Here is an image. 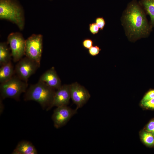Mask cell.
I'll return each instance as SVG.
<instances>
[{"label":"cell","instance_id":"1","mask_svg":"<svg viewBox=\"0 0 154 154\" xmlns=\"http://www.w3.org/2000/svg\"><path fill=\"white\" fill-rule=\"evenodd\" d=\"M145 11L136 2L130 3L123 13L121 21L128 38L135 41L148 37L152 27L147 21Z\"/></svg>","mask_w":154,"mask_h":154},{"label":"cell","instance_id":"2","mask_svg":"<svg viewBox=\"0 0 154 154\" xmlns=\"http://www.w3.org/2000/svg\"><path fill=\"white\" fill-rule=\"evenodd\" d=\"M55 90L39 80L30 86L24 96L25 100L34 101L38 103L43 109L47 110L52 102Z\"/></svg>","mask_w":154,"mask_h":154},{"label":"cell","instance_id":"3","mask_svg":"<svg viewBox=\"0 0 154 154\" xmlns=\"http://www.w3.org/2000/svg\"><path fill=\"white\" fill-rule=\"evenodd\" d=\"M27 87V82L21 80L17 75H14L8 81L1 84L0 98H10L19 100L21 94L26 92Z\"/></svg>","mask_w":154,"mask_h":154},{"label":"cell","instance_id":"4","mask_svg":"<svg viewBox=\"0 0 154 154\" xmlns=\"http://www.w3.org/2000/svg\"><path fill=\"white\" fill-rule=\"evenodd\" d=\"M0 18L16 24L21 30L24 27L23 13L21 8L10 0H0Z\"/></svg>","mask_w":154,"mask_h":154},{"label":"cell","instance_id":"5","mask_svg":"<svg viewBox=\"0 0 154 154\" xmlns=\"http://www.w3.org/2000/svg\"><path fill=\"white\" fill-rule=\"evenodd\" d=\"M42 36L33 34L25 40L26 56L40 65L42 50Z\"/></svg>","mask_w":154,"mask_h":154},{"label":"cell","instance_id":"6","mask_svg":"<svg viewBox=\"0 0 154 154\" xmlns=\"http://www.w3.org/2000/svg\"><path fill=\"white\" fill-rule=\"evenodd\" d=\"M7 44L13 61L18 62L25 54V40L19 33H13L8 37Z\"/></svg>","mask_w":154,"mask_h":154},{"label":"cell","instance_id":"7","mask_svg":"<svg viewBox=\"0 0 154 154\" xmlns=\"http://www.w3.org/2000/svg\"><path fill=\"white\" fill-rule=\"evenodd\" d=\"M40 66L36 62L26 56L18 61L15 72L20 79L27 82L29 78L35 72Z\"/></svg>","mask_w":154,"mask_h":154},{"label":"cell","instance_id":"8","mask_svg":"<svg viewBox=\"0 0 154 154\" xmlns=\"http://www.w3.org/2000/svg\"><path fill=\"white\" fill-rule=\"evenodd\" d=\"M77 111L76 109H72L67 106L57 107L52 116L54 127L58 129L65 125L77 113Z\"/></svg>","mask_w":154,"mask_h":154},{"label":"cell","instance_id":"9","mask_svg":"<svg viewBox=\"0 0 154 154\" xmlns=\"http://www.w3.org/2000/svg\"><path fill=\"white\" fill-rule=\"evenodd\" d=\"M70 91L71 98L76 105L77 110L82 107L91 96L88 90L77 82L70 84Z\"/></svg>","mask_w":154,"mask_h":154},{"label":"cell","instance_id":"10","mask_svg":"<svg viewBox=\"0 0 154 154\" xmlns=\"http://www.w3.org/2000/svg\"><path fill=\"white\" fill-rule=\"evenodd\" d=\"M70 84H64L55 91L52 103L46 111L53 107L67 106L70 98Z\"/></svg>","mask_w":154,"mask_h":154},{"label":"cell","instance_id":"11","mask_svg":"<svg viewBox=\"0 0 154 154\" xmlns=\"http://www.w3.org/2000/svg\"><path fill=\"white\" fill-rule=\"evenodd\" d=\"M39 80L55 90H57L62 86L61 81L53 67L44 72Z\"/></svg>","mask_w":154,"mask_h":154},{"label":"cell","instance_id":"12","mask_svg":"<svg viewBox=\"0 0 154 154\" xmlns=\"http://www.w3.org/2000/svg\"><path fill=\"white\" fill-rule=\"evenodd\" d=\"M13 154H36V148L30 142L23 141L19 142L12 153Z\"/></svg>","mask_w":154,"mask_h":154},{"label":"cell","instance_id":"13","mask_svg":"<svg viewBox=\"0 0 154 154\" xmlns=\"http://www.w3.org/2000/svg\"><path fill=\"white\" fill-rule=\"evenodd\" d=\"M15 72L11 61L1 66L0 68V82H5L11 78Z\"/></svg>","mask_w":154,"mask_h":154},{"label":"cell","instance_id":"14","mask_svg":"<svg viewBox=\"0 0 154 154\" xmlns=\"http://www.w3.org/2000/svg\"><path fill=\"white\" fill-rule=\"evenodd\" d=\"M11 52L7 43L1 42L0 43V65L1 66L11 61Z\"/></svg>","mask_w":154,"mask_h":154},{"label":"cell","instance_id":"15","mask_svg":"<svg viewBox=\"0 0 154 154\" xmlns=\"http://www.w3.org/2000/svg\"><path fill=\"white\" fill-rule=\"evenodd\" d=\"M141 3L145 13L150 18V24L153 28L154 27V0H141Z\"/></svg>","mask_w":154,"mask_h":154},{"label":"cell","instance_id":"16","mask_svg":"<svg viewBox=\"0 0 154 154\" xmlns=\"http://www.w3.org/2000/svg\"><path fill=\"white\" fill-rule=\"evenodd\" d=\"M141 135L142 140L146 145L151 146L154 144V136L152 133L144 131L141 133Z\"/></svg>","mask_w":154,"mask_h":154},{"label":"cell","instance_id":"17","mask_svg":"<svg viewBox=\"0 0 154 154\" xmlns=\"http://www.w3.org/2000/svg\"><path fill=\"white\" fill-rule=\"evenodd\" d=\"M141 105L146 108L154 109V98L143 102H141Z\"/></svg>","mask_w":154,"mask_h":154},{"label":"cell","instance_id":"18","mask_svg":"<svg viewBox=\"0 0 154 154\" xmlns=\"http://www.w3.org/2000/svg\"><path fill=\"white\" fill-rule=\"evenodd\" d=\"M101 50V49L98 46H93L88 49L89 54L92 56H95L98 55Z\"/></svg>","mask_w":154,"mask_h":154},{"label":"cell","instance_id":"19","mask_svg":"<svg viewBox=\"0 0 154 154\" xmlns=\"http://www.w3.org/2000/svg\"><path fill=\"white\" fill-rule=\"evenodd\" d=\"M95 23L97 25L100 30L104 29L106 23L104 19L102 17H99L96 18L95 20Z\"/></svg>","mask_w":154,"mask_h":154},{"label":"cell","instance_id":"20","mask_svg":"<svg viewBox=\"0 0 154 154\" xmlns=\"http://www.w3.org/2000/svg\"><path fill=\"white\" fill-rule=\"evenodd\" d=\"M89 29L90 33L94 35L97 34L100 29L99 27L95 22L89 24Z\"/></svg>","mask_w":154,"mask_h":154},{"label":"cell","instance_id":"21","mask_svg":"<svg viewBox=\"0 0 154 154\" xmlns=\"http://www.w3.org/2000/svg\"><path fill=\"white\" fill-rule=\"evenodd\" d=\"M94 42L91 39L87 38L84 39L82 42L83 47L86 49H89L93 46Z\"/></svg>","mask_w":154,"mask_h":154},{"label":"cell","instance_id":"22","mask_svg":"<svg viewBox=\"0 0 154 154\" xmlns=\"http://www.w3.org/2000/svg\"><path fill=\"white\" fill-rule=\"evenodd\" d=\"M153 98H154V90H151L148 92L143 97L141 102Z\"/></svg>","mask_w":154,"mask_h":154},{"label":"cell","instance_id":"23","mask_svg":"<svg viewBox=\"0 0 154 154\" xmlns=\"http://www.w3.org/2000/svg\"><path fill=\"white\" fill-rule=\"evenodd\" d=\"M146 131L154 134V120L151 121L147 125Z\"/></svg>","mask_w":154,"mask_h":154}]
</instances>
